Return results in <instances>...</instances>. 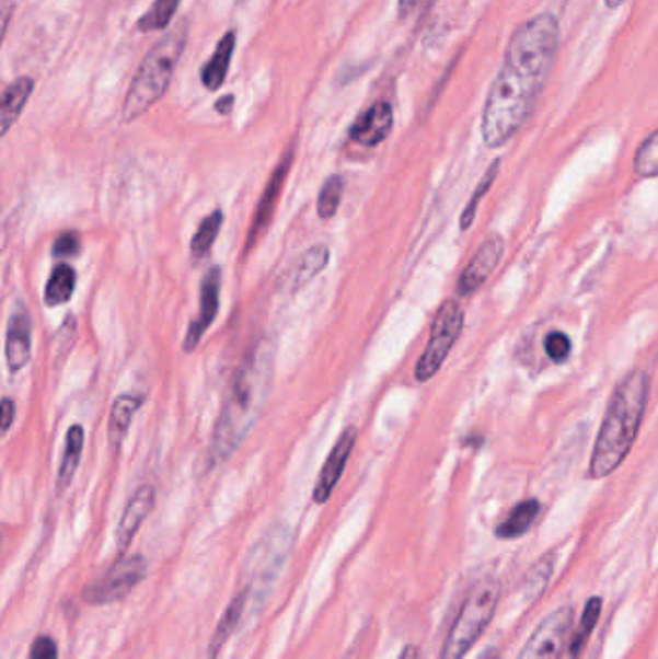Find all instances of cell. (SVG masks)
<instances>
[{"label": "cell", "mask_w": 658, "mask_h": 659, "mask_svg": "<svg viewBox=\"0 0 658 659\" xmlns=\"http://www.w3.org/2000/svg\"><path fill=\"white\" fill-rule=\"evenodd\" d=\"M558 41L561 24L549 12L516 30L483 108L481 136L485 146H506L526 126L553 70Z\"/></svg>", "instance_id": "cell-1"}, {"label": "cell", "mask_w": 658, "mask_h": 659, "mask_svg": "<svg viewBox=\"0 0 658 659\" xmlns=\"http://www.w3.org/2000/svg\"><path fill=\"white\" fill-rule=\"evenodd\" d=\"M273 374L275 361L270 346L265 342L255 344L238 367L232 384L228 388L227 400L222 403V411L212 432L209 450L211 465L224 463L240 448V443L244 442L245 436L252 432L267 405Z\"/></svg>", "instance_id": "cell-2"}, {"label": "cell", "mask_w": 658, "mask_h": 659, "mask_svg": "<svg viewBox=\"0 0 658 659\" xmlns=\"http://www.w3.org/2000/svg\"><path fill=\"white\" fill-rule=\"evenodd\" d=\"M649 400V377L643 370H632L617 384L591 455V476L604 478L624 463L642 428Z\"/></svg>", "instance_id": "cell-3"}, {"label": "cell", "mask_w": 658, "mask_h": 659, "mask_svg": "<svg viewBox=\"0 0 658 659\" xmlns=\"http://www.w3.org/2000/svg\"><path fill=\"white\" fill-rule=\"evenodd\" d=\"M187 39V24L180 22L172 32L149 50L146 60L141 62L138 72L131 80L130 91L124 99L123 122L138 120L139 116L163 97L171 85L172 76L176 72L180 57L184 53Z\"/></svg>", "instance_id": "cell-4"}, {"label": "cell", "mask_w": 658, "mask_h": 659, "mask_svg": "<svg viewBox=\"0 0 658 659\" xmlns=\"http://www.w3.org/2000/svg\"><path fill=\"white\" fill-rule=\"evenodd\" d=\"M500 592L503 587L496 579L481 580L480 585H475L458 611L439 659H463L470 654L495 617Z\"/></svg>", "instance_id": "cell-5"}, {"label": "cell", "mask_w": 658, "mask_h": 659, "mask_svg": "<svg viewBox=\"0 0 658 659\" xmlns=\"http://www.w3.org/2000/svg\"><path fill=\"white\" fill-rule=\"evenodd\" d=\"M463 311L455 301H447L440 307L431 326L429 344L425 347L417 367H415V380L417 382H429L439 372L440 367L447 361L448 354L452 351L458 338L462 336Z\"/></svg>", "instance_id": "cell-6"}, {"label": "cell", "mask_w": 658, "mask_h": 659, "mask_svg": "<svg viewBox=\"0 0 658 659\" xmlns=\"http://www.w3.org/2000/svg\"><path fill=\"white\" fill-rule=\"evenodd\" d=\"M146 559L141 555H123L103 577L93 580L90 587L85 588L83 598L85 602L95 605L120 602L146 579Z\"/></svg>", "instance_id": "cell-7"}, {"label": "cell", "mask_w": 658, "mask_h": 659, "mask_svg": "<svg viewBox=\"0 0 658 659\" xmlns=\"http://www.w3.org/2000/svg\"><path fill=\"white\" fill-rule=\"evenodd\" d=\"M574 628V610L561 605L536 625L518 659H562Z\"/></svg>", "instance_id": "cell-8"}, {"label": "cell", "mask_w": 658, "mask_h": 659, "mask_svg": "<svg viewBox=\"0 0 658 659\" xmlns=\"http://www.w3.org/2000/svg\"><path fill=\"white\" fill-rule=\"evenodd\" d=\"M292 151H288V154L275 169V172L270 174L267 187H265V192H263L259 203H257V210H255V217H253L252 228H250V233H247L245 253H250L261 242V238L265 235V232H267L270 220H273V215H275V209H277L278 199H280V194H282L286 177H288V172H290V166H292Z\"/></svg>", "instance_id": "cell-9"}, {"label": "cell", "mask_w": 658, "mask_h": 659, "mask_svg": "<svg viewBox=\"0 0 658 659\" xmlns=\"http://www.w3.org/2000/svg\"><path fill=\"white\" fill-rule=\"evenodd\" d=\"M503 255H505V240L498 233L488 235L487 240L481 243L480 250L473 255L470 265L458 280L460 298H467L480 290L481 286L488 280V276L495 273Z\"/></svg>", "instance_id": "cell-10"}, {"label": "cell", "mask_w": 658, "mask_h": 659, "mask_svg": "<svg viewBox=\"0 0 658 659\" xmlns=\"http://www.w3.org/2000/svg\"><path fill=\"white\" fill-rule=\"evenodd\" d=\"M220 281H222V273H220L219 266H212L211 270L205 274L204 281H201L199 313H197L196 321L189 324L186 339H184V351H187V354L199 346L205 332L209 330V326L217 319V314H219Z\"/></svg>", "instance_id": "cell-11"}, {"label": "cell", "mask_w": 658, "mask_h": 659, "mask_svg": "<svg viewBox=\"0 0 658 659\" xmlns=\"http://www.w3.org/2000/svg\"><path fill=\"white\" fill-rule=\"evenodd\" d=\"M356 440H358V428L350 427L346 428L342 432L340 438H338V442L334 443L331 455L326 459L323 471L319 475L315 490H313L315 504H326L328 498H331L336 484L340 481V476L344 475V469H346V463H348L351 451H354Z\"/></svg>", "instance_id": "cell-12"}, {"label": "cell", "mask_w": 658, "mask_h": 659, "mask_svg": "<svg viewBox=\"0 0 658 659\" xmlns=\"http://www.w3.org/2000/svg\"><path fill=\"white\" fill-rule=\"evenodd\" d=\"M4 354L12 374L24 370L27 362L32 361V321L24 307H18L10 316Z\"/></svg>", "instance_id": "cell-13"}, {"label": "cell", "mask_w": 658, "mask_h": 659, "mask_svg": "<svg viewBox=\"0 0 658 659\" xmlns=\"http://www.w3.org/2000/svg\"><path fill=\"white\" fill-rule=\"evenodd\" d=\"M392 128H394L392 106L389 103H374L351 126L350 139L359 146L377 147L391 136Z\"/></svg>", "instance_id": "cell-14"}, {"label": "cell", "mask_w": 658, "mask_h": 659, "mask_svg": "<svg viewBox=\"0 0 658 659\" xmlns=\"http://www.w3.org/2000/svg\"><path fill=\"white\" fill-rule=\"evenodd\" d=\"M153 506V486H141L131 496L128 506L124 509L123 517H120L118 529H116V544H118L120 552H126L130 547L131 540L136 539V534L141 529V524L146 523Z\"/></svg>", "instance_id": "cell-15"}, {"label": "cell", "mask_w": 658, "mask_h": 659, "mask_svg": "<svg viewBox=\"0 0 658 659\" xmlns=\"http://www.w3.org/2000/svg\"><path fill=\"white\" fill-rule=\"evenodd\" d=\"M250 596H252V587H245L232 598V602L228 605L224 615L220 617L219 625H217L215 633H212L211 643H209V658H219V654L227 646L230 636L236 633L240 623L244 620L245 608L250 603Z\"/></svg>", "instance_id": "cell-16"}, {"label": "cell", "mask_w": 658, "mask_h": 659, "mask_svg": "<svg viewBox=\"0 0 658 659\" xmlns=\"http://www.w3.org/2000/svg\"><path fill=\"white\" fill-rule=\"evenodd\" d=\"M32 78H20L0 93V139L9 134L32 97Z\"/></svg>", "instance_id": "cell-17"}, {"label": "cell", "mask_w": 658, "mask_h": 659, "mask_svg": "<svg viewBox=\"0 0 658 659\" xmlns=\"http://www.w3.org/2000/svg\"><path fill=\"white\" fill-rule=\"evenodd\" d=\"M139 407H141L139 395L124 394L114 400L111 417H108V442L113 446V450H120V446L130 430L134 415L138 413Z\"/></svg>", "instance_id": "cell-18"}, {"label": "cell", "mask_w": 658, "mask_h": 659, "mask_svg": "<svg viewBox=\"0 0 658 659\" xmlns=\"http://www.w3.org/2000/svg\"><path fill=\"white\" fill-rule=\"evenodd\" d=\"M234 49H236V32H228L219 41L211 60L201 70V81L209 91H217V89L222 88V83L227 80L228 68H230Z\"/></svg>", "instance_id": "cell-19"}, {"label": "cell", "mask_w": 658, "mask_h": 659, "mask_svg": "<svg viewBox=\"0 0 658 659\" xmlns=\"http://www.w3.org/2000/svg\"><path fill=\"white\" fill-rule=\"evenodd\" d=\"M539 501L536 499H526L513 507L510 515L506 517L505 523L498 524L496 536L500 540H516L528 534L529 529L533 527L539 515Z\"/></svg>", "instance_id": "cell-20"}, {"label": "cell", "mask_w": 658, "mask_h": 659, "mask_svg": "<svg viewBox=\"0 0 658 659\" xmlns=\"http://www.w3.org/2000/svg\"><path fill=\"white\" fill-rule=\"evenodd\" d=\"M82 451L83 428L80 425H73V427L68 428L65 455H62L60 469H58L57 486L60 494L72 483L73 475H76L80 461H82Z\"/></svg>", "instance_id": "cell-21"}, {"label": "cell", "mask_w": 658, "mask_h": 659, "mask_svg": "<svg viewBox=\"0 0 658 659\" xmlns=\"http://www.w3.org/2000/svg\"><path fill=\"white\" fill-rule=\"evenodd\" d=\"M601 598H599V596H593V598H589V602H587L586 608H584V615H581V621H579V625H577V631H574V633L569 635V659L579 658V654H581V651H584V648H586L587 640L591 638V635H593L594 627H597V623H599V617H601Z\"/></svg>", "instance_id": "cell-22"}, {"label": "cell", "mask_w": 658, "mask_h": 659, "mask_svg": "<svg viewBox=\"0 0 658 659\" xmlns=\"http://www.w3.org/2000/svg\"><path fill=\"white\" fill-rule=\"evenodd\" d=\"M73 290H76V273H73L72 266H55V270L47 281V288H45V305H65L72 299Z\"/></svg>", "instance_id": "cell-23"}, {"label": "cell", "mask_w": 658, "mask_h": 659, "mask_svg": "<svg viewBox=\"0 0 658 659\" xmlns=\"http://www.w3.org/2000/svg\"><path fill=\"white\" fill-rule=\"evenodd\" d=\"M328 258H331V251L326 245H315V247L305 251L298 261V265H296L293 284L300 288V286H305L309 280H313L319 273L325 270Z\"/></svg>", "instance_id": "cell-24"}, {"label": "cell", "mask_w": 658, "mask_h": 659, "mask_svg": "<svg viewBox=\"0 0 658 659\" xmlns=\"http://www.w3.org/2000/svg\"><path fill=\"white\" fill-rule=\"evenodd\" d=\"M222 220H224L222 210H212L209 217L204 218V222L199 224L196 235L192 240V253L196 257H204L215 245L217 238H219L220 228H222Z\"/></svg>", "instance_id": "cell-25"}, {"label": "cell", "mask_w": 658, "mask_h": 659, "mask_svg": "<svg viewBox=\"0 0 658 659\" xmlns=\"http://www.w3.org/2000/svg\"><path fill=\"white\" fill-rule=\"evenodd\" d=\"M180 0H154L151 9L147 10L146 16L138 22L141 32H157L166 30L171 25L172 18L178 10Z\"/></svg>", "instance_id": "cell-26"}, {"label": "cell", "mask_w": 658, "mask_h": 659, "mask_svg": "<svg viewBox=\"0 0 658 659\" xmlns=\"http://www.w3.org/2000/svg\"><path fill=\"white\" fill-rule=\"evenodd\" d=\"M344 177L334 174L328 177L323 187H321V194L318 199V215L323 220H331V218L338 212L340 209L342 195H344Z\"/></svg>", "instance_id": "cell-27"}, {"label": "cell", "mask_w": 658, "mask_h": 659, "mask_svg": "<svg viewBox=\"0 0 658 659\" xmlns=\"http://www.w3.org/2000/svg\"><path fill=\"white\" fill-rule=\"evenodd\" d=\"M554 569V555L546 554L545 557H541L539 562L531 567V571L528 573V579H526V594L529 600L539 598V596L545 592L549 580L553 577Z\"/></svg>", "instance_id": "cell-28"}, {"label": "cell", "mask_w": 658, "mask_h": 659, "mask_svg": "<svg viewBox=\"0 0 658 659\" xmlns=\"http://www.w3.org/2000/svg\"><path fill=\"white\" fill-rule=\"evenodd\" d=\"M498 170H500V159H496L490 166H488L487 172H485V176L481 180L480 185H477V189L473 192V197L465 205V210H463L462 220H460V226H462V230H467L470 226L473 224V220H475V215H477V207H480L481 199L487 195L488 189L493 187L495 184L496 176H498Z\"/></svg>", "instance_id": "cell-29"}, {"label": "cell", "mask_w": 658, "mask_h": 659, "mask_svg": "<svg viewBox=\"0 0 658 659\" xmlns=\"http://www.w3.org/2000/svg\"><path fill=\"white\" fill-rule=\"evenodd\" d=\"M635 172L642 177H655L658 172V136L653 131L635 153Z\"/></svg>", "instance_id": "cell-30"}, {"label": "cell", "mask_w": 658, "mask_h": 659, "mask_svg": "<svg viewBox=\"0 0 658 659\" xmlns=\"http://www.w3.org/2000/svg\"><path fill=\"white\" fill-rule=\"evenodd\" d=\"M545 351L554 362H564L572 351V342L564 332H551L545 338Z\"/></svg>", "instance_id": "cell-31"}, {"label": "cell", "mask_w": 658, "mask_h": 659, "mask_svg": "<svg viewBox=\"0 0 658 659\" xmlns=\"http://www.w3.org/2000/svg\"><path fill=\"white\" fill-rule=\"evenodd\" d=\"M80 247H82V243H80L78 233L66 232L58 235L57 242L53 245V253H55V257H76L80 253Z\"/></svg>", "instance_id": "cell-32"}, {"label": "cell", "mask_w": 658, "mask_h": 659, "mask_svg": "<svg viewBox=\"0 0 658 659\" xmlns=\"http://www.w3.org/2000/svg\"><path fill=\"white\" fill-rule=\"evenodd\" d=\"M30 659H58L57 643L50 636H39L32 644Z\"/></svg>", "instance_id": "cell-33"}, {"label": "cell", "mask_w": 658, "mask_h": 659, "mask_svg": "<svg viewBox=\"0 0 658 659\" xmlns=\"http://www.w3.org/2000/svg\"><path fill=\"white\" fill-rule=\"evenodd\" d=\"M14 417H16V405H14V402L9 400V397L0 400V440L9 435L12 423H14Z\"/></svg>", "instance_id": "cell-34"}, {"label": "cell", "mask_w": 658, "mask_h": 659, "mask_svg": "<svg viewBox=\"0 0 658 659\" xmlns=\"http://www.w3.org/2000/svg\"><path fill=\"white\" fill-rule=\"evenodd\" d=\"M12 12H14V0H0V47H2L7 30H9Z\"/></svg>", "instance_id": "cell-35"}, {"label": "cell", "mask_w": 658, "mask_h": 659, "mask_svg": "<svg viewBox=\"0 0 658 659\" xmlns=\"http://www.w3.org/2000/svg\"><path fill=\"white\" fill-rule=\"evenodd\" d=\"M423 0H399V14L400 18H407L414 12Z\"/></svg>", "instance_id": "cell-36"}, {"label": "cell", "mask_w": 658, "mask_h": 659, "mask_svg": "<svg viewBox=\"0 0 658 659\" xmlns=\"http://www.w3.org/2000/svg\"><path fill=\"white\" fill-rule=\"evenodd\" d=\"M232 105H234V95H227V97H222L217 101L215 108H217V113L230 114V111H232Z\"/></svg>", "instance_id": "cell-37"}, {"label": "cell", "mask_w": 658, "mask_h": 659, "mask_svg": "<svg viewBox=\"0 0 658 659\" xmlns=\"http://www.w3.org/2000/svg\"><path fill=\"white\" fill-rule=\"evenodd\" d=\"M399 659H422V654H419V650H417L415 646H412V644H409V646H406V648L402 650V654H400Z\"/></svg>", "instance_id": "cell-38"}, {"label": "cell", "mask_w": 658, "mask_h": 659, "mask_svg": "<svg viewBox=\"0 0 658 659\" xmlns=\"http://www.w3.org/2000/svg\"><path fill=\"white\" fill-rule=\"evenodd\" d=\"M604 2H607L609 9H617V7H622L626 0H604Z\"/></svg>", "instance_id": "cell-39"}, {"label": "cell", "mask_w": 658, "mask_h": 659, "mask_svg": "<svg viewBox=\"0 0 658 659\" xmlns=\"http://www.w3.org/2000/svg\"><path fill=\"white\" fill-rule=\"evenodd\" d=\"M480 659H496V658H493V651H485V654H483V656H481Z\"/></svg>", "instance_id": "cell-40"}, {"label": "cell", "mask_w": 658, "mask_h": 659, "mask_svg": "<svg viewBox=\"0 0 658 659\" xmlns=\"http://www.w3.org/2000/svg\"><path fill=\"white\" fill-rule=\"evenodd\" d=\"M245 2H250V0H238V4H245Z\"/></svg>", "instance_id": "cell-41"}]
</instances>
